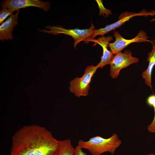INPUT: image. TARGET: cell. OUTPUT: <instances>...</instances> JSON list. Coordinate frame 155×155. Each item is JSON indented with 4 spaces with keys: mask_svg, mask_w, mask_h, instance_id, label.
I'll return each mask as SVG.
<instances>
[{
    "mask_svg": "<svg viewBox=\"0 0 155 155\" xmlns=\"http://www.w3.org/2000/svg\"><path fill=\"white\" fill-rule=\"evenodd\" d=\"M63 142L44 127L26 125L13 135L9 155H57Z\"/></svg>",
    "mask_w": 155,
    "mask_h": 155,
    "instance_id": "6da1fadb",
    "label": "cell"
},
{
    "mask_svg": "<svg viewBox=\"0 0 155 155\" xmlns=\"http://www.w3.org/2000/svg\"><path fill=\"white\" fill-rule=\"evenodd\" d=\"M121 143L118 135L114 133L108 138L97 135L87 141L80 140L78 142V145L87 150L92 155H101L106 152L114 154Z\"/></svg>",
    "mask_w": 155,
    "mask_h": 155,
    "instance_id": "7a4b0ae2",
    "label": "cell"
},
{
    "mask_svg": "<svg viewBox=\"0 0 155 155\" xmlns=\"http://www.w3.org/2000/svg\"><path fill=\"white\" fill-rule=\"evenodd\" d=\"M45 28L49 30L46 29L39 30L40 32L52 34L53 35L63 34L71 36L74 40L75 48H76L77 45L82 41H84L86 43L90 42L95 29L92 23L89 28L84 29L78 28L67 29L60 26H51L49 25L46 26Z\"/></svg>",
    "mask_w": 155,
    "mask_h": 155,
    "instance_id": "3957f363",
    "label": "cell"
},
{
    "mask_svg": "<svg viewBox=\"0 0 155 155\" xmlns=\"http://www.w3.org/2000/svg\"><path fill=\"white\" fill-rule=\"evenodd\" d=\"M98 68L97 65L88 66L82 77H76L71 81L69 87L70 91L78 97L88 95L92 79Z\"/></svg>",
    "mask_w": 155,
    "mask_h": 155,
    "instance_id": "277c9868",
    "label": "cell"
},
{
    "mask_svg": "<svg viewBox=\"0 0 155 155\" xmlns=\"http://www.w3.org/2000/svg\"><path fill=\"white\" fill-rule=\"evenodd\" d=\"M132 54L130 51L127 50L124 53L121 52L114 55L110 63V73L112 78H117L120 71L123 69L139 62V59L132 57Z\"/></svg>",
    "mask_w": 155,
    "mask_h": 155,
    "instance_id": "5b68a950",
    "label": "cell"
},
{
    "mask_svg": "<svg viewBox=\"0 0 155 155\" xmlns=\"http://www.w3.org/2000/svg\"><path fill=\"white\" fill-rule=\"evenodd\" d=\"M155 15V11L152 10L148 11L143 9L138 13L134 12L125 11L121 13L119 16V19L116 22L109 25H107L104 28L98 29H95L91 38L94 39L97 36H103L112 30L120 27L126 22L128 21L131 18L135 16H149Z\"/></svg>",
    "mask_w": 155,
    "mask_h": 155,
    "instance_id": "8992f818",
    "label": "cell"
},
{
    "mask_svg": "<svg viewBox=\"0 0 155 155\" xmlns=\"http://www.w3.org/2000/svg\"><path fill=\"white\" fill-rule=\"evenodd\" d=\"M113 35L115 38V41L113 43H108V46L113 54L121 52L131 43L151 42L148 39L149 36H148L147 33L143 30H140L135 37L131 39L124 38L117 31H114Z\"/></svg>",
    "mask_w": 155,
    "mask_h": 155,
    "instance_id": "52a82bcc",
    "label": "cell"
},
{
    "mask_svg": "<svg viewBox=\"0 0 155 155\" xmlns=\"http://www.w3.org/2000/svg\"><path fill=\"white\" fill-rule=\"evenodd\" d=\"M2 8L19 10L28 7L39 8L45 12L48 11L50 7V2L40 0H6L1 3Z\"/></svg>",
    "mask_w": 155,
    "mask_h": 155,
    "instance_id": "ba28073f",
    "label": "cell"
},
{
    "mask_svg": "<svg viewBox=\"0 0 155 155\" xmlns=\"http://www.w3.org/2000/svg\"><path fill=\"white\" fill-rule=\"evenodd\" d=\"M113 39L112 36L108 35L106 37L102 36L97 39H92L90 42L92 41L102 46L103 49L102 55L101 57L100 62L97 65L99 68H102L108 64H110L114 55L111 51L108 49L109 42Z\"/></svg>",
    "mask_w": 155,
    "mask_h": 155,
    "instance_id": "9c48e42d",
    "label": "cell"
},
{
    "mask_svg": "<svg viewBox=\"0 0 155 155\" xmlns=\"http://www.w3.org/2000/svg\"><path fill=\"white\" fill-rule=\"evenodd\" d=\"M19 10L17 11L14 14H12L0 26V39L5 40L13 39L12 32L14 27L18 24V17Z\"/></svg>",
    "mask_w": 155,
    "mask_h": 155,
    "instance_id": "30bf717a",
    "label": "cell"
},
{
    "mask_svg": "<svg viewBox=\"0 0 155 155\" xmlns=\"http://www.w3.org/2000/svg\"><path fill=\"white\" fill-rule=\"evenodd\" d=\"M152 45V49L148 53L147 61L148 62V65L147 69L143 71L142 74L146 84L152 90V75L153 69L155 65V39L151 40L150 42Z\"/></svg>",
    "mask_w": 155,
    "mask_h": 155,
    "instance_id": "8fae6325",
    "label": "cell"
},
{
    "mask_svg": "<svg viewBox=\"0 0 155 155\" xmlns=\"http://www.w3.org/2000/svg\"><path fill=\"white\" fill-rule=\"evenodd\" d=\"M75 148L72 145L71 140H63L61 148L57 155H74Z\"/></svg>",
    "mask_w": 155,
    "mask_h": 155,
    "instance_id": "7c38bea8",
    "label": "cell"
},
{
    "mask_svg": "<svg viewBox=\"0 0 155 155\" xmlns=\"http://www.w3.org/2000/svg\"><path fill=\"white\" fill-rule=\"evenodd\" d=\"M147 104L150 106L154 107V116L151 123L147 127V130L150 133H155V94H153L150 95L146 100Z\"/></svg>",
    "mask_w": 155,
    "mask_h": 155,
    "instance_id": "4fadbf2b",
    "label": "cell"
},
{
    "mask_svg": "<svg viewBox=\"0 0 155 155\" xmlns=\"http://www.w3.org/2000/svg\"><path fill=\"white\" fill-rule=\"evenodd\" d=\"M18 10L16 9L2 8L0 11V24H1L8 16L12 15L13 12Z\"/></svg>",
    "mask_w": 155,
    "mask_h": 155,
    "instance_id": "5bb4252c",
    "label": "cell"
},
{
    "mask_svg": "<svg viewBox=\"0 0 155 155\" xmlns=\"http://www.w3.org/2000/svg\"><path fill=\"white\" fill-rule=\"evenodd\" d=\"M96 1L98 4L100 10L99 13V16H101L102 15L104 17H105L104 15V14L106 17H108L109 15L112 14V13L110 10L107 9L104 7L103 5L102 0H96Z\"/></svg>",
    "mask_w": 155,
    "mask_h": 155,
    "instance_id": "9a60e30c",
    "label": "cell"
},
{
    "mask_svg": "<svg viewBox=\"0 0 155 155\" xmlns=\"http://www.w3.org/2000/svg\"><path fill=\"white\" fill-rule=\"evenodd\" d=\"M82 148L78 145L75 148L74 155H88L87 154L83 151Z\"/></svg>",
    "mask_w": 155,
    "mask_h": 155,
    "instance_id": "2e32d148",
    "label": "cell"
},
{
    "mask_svg": "<svg viewBox=\"0 0 155 155\" xmlns=\"http://www.w3.org/2000/svg\"><path fill=\"white\" fill-rule=\"evenodd\" d=\"M155 21V18L152 19L150 21V22H152Z\"/></svg>",
    "mask_w": 155,
    "mask_h": 155,
    "instance_id": "e0dca14e",
    "label": "cell"
},
{
    "mask_svg": "<svg viewBox=\"0 0 155 155\" xmlns=\"http://www.w3.org/2000/svg\"><path fill=\"white\" fill-rule=\"evenodd\" d=\"M147 155H155V154L153 153H150L148 154Z\"/></svg>",
    "mask_w": 155,
    "mask_h": 155,
    "instance_id": "ac0fdd59",
    "label": "cell"
},
{
    "mask_svg": "<svg viewBox=\"0 0 155 155\" xmlns=\"http://www.w3.org/2000/svg\"><path fill=\"white\" fill-rule=\"evenodd\" d=\"M154 94H155V92Z\"/></svg>",
    "mask_w": 155,
    "mask_h": 155,
    "instance_id": "d6986e66",
    "label": "cell"
}]
</instances>
